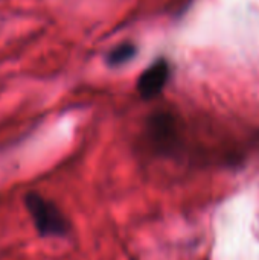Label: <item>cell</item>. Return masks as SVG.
<instances>
[{
  "instance_id": "6da1fadb",
  "label": "cell",
  "mask_w": 259,
  "mask_h": 260,
  "mask_svg": "<svg viewBox=\"0 0 259 260\" xmlns=\"http://www.w3.org/2000/svg\"><path fill=\"white\" fill-rule=\"evenodd\" d=\"M24 206L29 210V215L40 236L63 238L69 233V221L53 201L43 198L37 192H29L24 197Z\"/></svg>"
},
{
  "instance_id": "7a4b0ae2",
  "label": "cell",
  "mask_w": 259,
  "mask_h": 260,
  "mask_svg": "<svg viewBox=\"0 0 259 260\" xmlns=\"http://www.w3.org/2000/svg\"><path fill=\"white\" fill-rule=\"evenodd\" d=\"M148 137L159 152H171L179 143L176 119L168 111H159L148 119Z\"/></svg>"
},
{
  "instance_id": "3957f363",
  "label": "cell",
  "mask_w": 259,
  "mask_h": 260,
  "mask_svg": "<svg viewBox=\"0 0 259 260\" xmlns=\"http://www.w3.org/2000/svg\"><path fill=\"white\" fill-rule=\"evenodd\" d=\"M169 64L166 59H157L153 62L137 79V91L143 99L156 98L166 85L169 79Z\"/></svg>"
},
{
  "instance_id": "277c9868",
  "label": "cell",
  "mask_w": 259,
  "mask_h": 260,
  "mask_svg": "<svg viewBox=\"0 0 259 260\" xmlns=\"http://www.w3.org/2000/svg\"><path fill=\"white\" fill-rule=\"evenodd\" d=\"M134 55H136V46L131 44V43H124V44H119L118 47H114L110 52L107 61L111 66H119V64L127 62L128 59H131Z\"/></svg>"
}]
</instances>
